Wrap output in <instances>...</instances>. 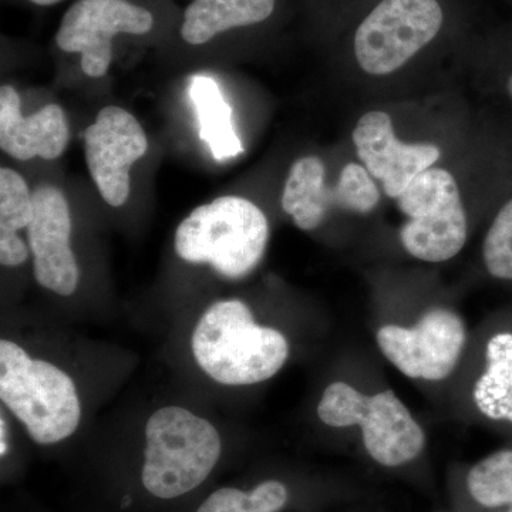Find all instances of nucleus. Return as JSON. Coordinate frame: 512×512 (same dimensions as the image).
I'll use <instances>...</instances> for the list:
<instances>
[{
	"mask_svg": "<svg viewBox=\"0 0 512 512\" xmlns=\"http://www.w3.org/2000/svg\"><path fill=\"white\" fill-rule=\"evenodd\" d=\"M198 366L227 386L265 382L284 367L289 343L279 330L255 322L244 302L214 303L198 320L191 339Z\"/></svg>",
	"mask_w": 512,
	"mask_h": 512,
	"instance_id": "nucleus-1",
	"label": "nucleus"
},
{
	"mask_svg": "<svg viewBox=\"0 0 512 512\" xmlns=\"http://www.w3.org/2000/svg\"><path fill=\"white\" fill-rule=\"evenodd\" d=\"M269 239V224L254 202L217 198L195 208L175 231L178 256L191 264H210L218 274L241 279L258 266Z\"/></svg>",
	"mask_w": 512,
	"mask_h": 512,
	"instance_id": "nucleus-2",
	"label": "nucleus"
},
{
	"mask_svg": "<svg viewBox=\"0 0 512 512\" xmlns=\"http://www.w3.org/2000/svg\"><path fill=\"white\" fill-rule=\"evenodd\" d=\"M221 450L210 421L183 407H164L147 421L141 484L160 500L183 497L211 476Z\"/></svg>",
	"mask_w": 512,
	"mask_h": 512,
	"instance_id": "nucleus-3",
	"label": "nucleus"
},
{
	"mask_svg": "<svg viewBox=\"0 0 512 512\" xmlns=\"http://www.w3.org/2000/svg\"><path fill=\"white\" fill-rule=\"evenodd\" d=\"M0 399L39 444L72 436L82 417L70 376L45 360H33L16 343L0 342Z\"/></svg>",
	"mask_w": 512,
	"mask_h": 512,
	"instance_id": "nucleus-4",
	"label": "nucleus"
},
{
	"mask_svg": "<svg viewBox=\"0 0 512 512\" xmlns=\"http://www.w3.org/2000/svg\"><path fill=\"white\" fill-rule=\"evenodd\" d=\"M400 210L409 221L400 229L403 248L424 262H446L467 242V214L453 175L429 168L400 194Z\"/></svg>",
	"mask_w": 512,
	"mask_h": 512,
	"instance_id": "nucleus-5",
	"label": "nucleus"
},
{
	"mask_svg": "<svg viewBox=\"0 0 512 512\" xmlns=\"http://www.w3.org/2000/svg\"><path fill=\"white\" fill-rule=\"evenodd\" d=\"M468 329L453 309L433 308L413 325L386 323L376 332V345L384 359L403 376L439 383L456 372L467 349Z\"/></svg>",
	"mask_w": 512,
	"mask_h": 512,
	"instance_id": "nucleus-6",
	"label": "nucleus"
},
{
	"mask_svg": "<svg viewBox=\"0 0 512 512\" xmlns=\"http://www.w3.org/2000/svg\"><path fill=\"white\" fill-rule=\"evenodd\" d=\"M441 25L437 0H383L357 29V63L373 76L396 72L429 45Z\"/></svg>",
	"mask_w": 512,
	"mask_h": 512,
	"instance_id": "nucleus-7",
	"label": "nucleus"
},
{
	"mask_svg": "<svg viewBox=\"0 0 512 512\" xmlns=\"http://www.w3.org/2000/svg\"><path fill=\"white\" fill-rule=\"evenodd\" d=\"M153 25L148 10L126 0H77L63 16L56 43L64 52L82 55L87 76L101 77L110 67L113 36L144 35Z\"/></svg>",
	"mask_w": 512,
	"mask_h": 512,
	"instance_id": "nucleus-8",
	"label": "nucleus"
},
{
	"mask_svg": "<svg viewBox=\"0 0 512 512\" xmlns=\"http://www.w3.org/2000/svg\"><path fill=\"white\" fill-rule=\"evenodd\" d=\"M147 136L133 114L106 107L84 133V153L94 184L111 207L130 194V168L147 153Z\"/></svg>",
	"mask_w": 512,
	"mask_h": 512,
	"instance_id": "nucleus-9",
	"label": "nucleus"
},
{
	"mask_svg": "<svg viewBox=\"0 0 512 512\" xmlns=\"http://www.w3.org/2000/svg\"><path fill=\"white\" fill-rule=\"evenodd\" d=\"M35 214L28 227L29 248L35 258L37 284L62 296L73 295L79 266L72 248V220L63 192L43 185L33 192Z\"/></svg>",
	"mask_w": 512,
	"mask_h": 512,
	"instance_id": "nucleus-10",
	"label": "nucleus"
},
{
	"mask_svg": "<svg viewBox=\"0 0 512 512\" xmlns=\"http://www.w3.org/2000/svg\"><path fill=\"white\" fill-rule=\"evenodd\" d=\"M353 143L366 170L382 181L384 192L392 198H399L441 154L433 144L402 143L394 133L392 120L383 111H369L359 120L353 130Z\"/></svg>",
	"mask_w": 512,
	"mask_h": 512,
	"instance_id": "nucleus-11",
	"label": "nucleus"
},
{
	"mask_svg": "<svg viewBox=\"0 0 512 512\" xmlns=\"http://www.w3.org/2000/svg\"><path fill=\"white\" fill-rule=\"evenodd\" d=\"M356 429L367 456L382 467L406 466L426 448V431L392 389L366 394Z\"/></svg>",
	"mask_w": 512,
	"mask_h": 512,
	"instance_id": "nucleus-12",
	"label": "nucleus"
},
{
	"mask_svg": "<svg viewBox=\"0 0 512 512\" xmlns=\"http://www.w3.org/2000/svg\"><path fill=\"white\" fill-rule=\"evenodd\" d=\"M471 403L481 419L512 433V315L485 330Z\"/></svg>",
	"mask_w": 512,
	"mask_h": 512,
	"instance_id": "nucleus-13",
	"label": "nucleus"
},
{
	"mask_svg": "<svg viewBox=\"0 0 512 512\" xmlns=\"http://www.w3.org/2000/svg\"><path fill=\"white\" fill-rule=\"evenodd\" d=\"M69 137L62 107L47 104L33 116L23 117L18 92L10 86L0 89V147L6 154L22 161L55 160L66 150Z\"/></svg>",
	"mask_w": 512,
	"mask_h": 512,
	"instance_id": "nucleus-14",
	"label": "nucleus"
},
{
	"mask_svg": "<svg viewBox=\"0 0 512 512\" xmlns=\"http://www.w3.org/2000/svg\"><path fill=\"white\" fill-rule=\"evenodd\" d=\"M274 8L275 0H194L185 10L181 36L190 45H204L225 30L264 22Z\"/></svg>",
	"mask_w": 512,
	"mask_h": 512,
	"instance_id": "nucleus-15",
	"label": "nucleus"
},
{
	"mask_svg": "<svg viewBox=\"0 0 512 512\" xmlns=\"http://www.w3.org/2000/svg\"><path fill=\"white\" fill-rule=\"evenodd\" d=\"M281 204L302 231H313L325 221L335 202L333 191L326 187L325 165L320 158L305 157L292 165Z\"/></svg>",
	"mask_w": 512,
	"mask_h": 512,
	"instance_id": "nucleus-16",
	"label": "nucleus"
},
{
	"mask_svg": "<svg viewBox=\"0 0 512 512\" xmlns=\"http://www.w3.org/2000/svg\"><path fill=\"white\" fill-rule=\"evenodd\" d=\"M188 94L200 123V138L210 147L217 161L229 160L244 153L232 123V109L212 77H191Z\"/></svg>",
	"mask_w": 512,
	"mask_h": 512,
	"instance_id": "nucleus-17",
	"label": "nucleus"
},
{
	"mask_svg": "<svg viewBox=\"0 0 512 512\" xmlns=\"http://www.w3.org/2000/svg\"><path fill=\"white\" fill-rule=\"evenodd\" d=\"M471 500L491 512L512 507V446L498 448L478 460L467 474Z\"/></svg>",
	"mask_w": 512,
	"mask_h": 512,
	"instance_id": "nucleus-18",
	"label": "nucleus"
},
{
	"mask_svg": "<svg viewBox=\"0 0 512 512\" xmlns=\"http://www.w3.org/2000/svg\"><path fill=\"white\" fill-rule=\"evenodd\" d=\"M289 501V491L278 480H266L251 491L222 487L200 505L197 512H279Z\"/></svg>",
	"mask_w": 512,
	"mask_h": 512,
	"instance_id": "nucleus-19",
	"label": "nucleus"
},
{
	"mask_svg": "<svg viewBox=\"0 0 512 512\" xmlns=\"http://www.w3.org/2000/svg\"><path fill=\"white\" fill-rule=\"evenodd\" d=\"M35 214L33 194L28 184L10 168L0 170V239L18 237Z\"/></svg>",
	"mask_w": 512,
	"mask_h": 512,
	"instance_id": "nucleus-20",
	"label": "nucleus"
},
{
	"mask_svg": "<svg viewBox=\"0 0 512 512\" xmlns=\"http://www.w3.org/2000/svg\"><path fill=\"white\" fill-rule=\"evenodd\" d=\"M483 262L491 278L512 284V198L500 208L485 234Z\"/></svg>",
	"mask_w": 512,
	"mask_h": 512,
	"instance_id": "nucleus-21",
	"label": "nucleus"
},
{
	"mask_svg": "<svg viewBox=\"0 0 512 512\" xmlns=\"http://www.w3.org/2000/svg\"><path fill=\"white\" fill-rule=\"evenodd\" d=\"M366 393L346 382L329 384L320 397L318 417L333 429H356Z\"/></svg>",
	"mask_w": 512,
	"mask_h": 512,
	"instance_id": "nucleus-22",
	"label": "nucleus"
},
{
	"mask_svg": "<svg viewBox=\"0 0 512 512\" xmlns=\"http://www.w3.org/2000/svg\"><path fill=\"white\" fill-rule=\"evenodd\" d=\"M336 207L357 214H369L377 207L380 192L369 171L359 164H348L340 173L338 185L333 188Z\"/></svg>",
	"mask_w": 512,
	"mask_h": 512,
	"instance_id": "nucleus-23",
	"label": "nucleus"
},
{
	"mask_svg": "<svg viewBox=\"0 0 512 512\" xmlns=\"http://www.w3.org/2000/svg\"><path fill=\"white\" fill-rule=\"evenodd\" d=\"M29 258V248L19 237L0 239V262L5 266L25 264Z\"/></svg>",
	"mask_w": 512,
	"mask_h": 512,
	"instance_id": "nucleus-24",
	"label": "nucleus"
},
{
	"mask_svg": "<svg viewBox=\"0 0 512 512\" xmlns=\"http://www.w3.org/2000/svg\"><path fill=\"white\" fill-rule=\"evenodd\" d=\"M2 441H0V454L2 457H5V454L8 453V443H6V421L2 417Z\"/></svg>",
	"mask_w": 512,
	"mask_h": 512,
	"instance_id": "nucleus-25",
	"label": "nucleus"
},
{
	"mask_svg": "<svg viewBox=\"0 0 512 512\" xmlns=\"http://www.w3.org/2000/svg\"><path fill=\"white\" fill-rule=\"evenodd\" d=\"M30 2L36 3V5L40 6H49L55 5V3H59L60 0H30Z\"/></svg>",
	"mask_w": 512,
	"mask_h": 512,
	"instance_id": "nucleus-26",
	"label": "nucleus"
},
{
	"mask_svg": "<svg viewBox=\"0 0 512 512\" xmlns=\"http://www.w3.org/2000/svg\"><path fill=\"white\" fill-rule=\"evenodd\" d=\"M507 90H508V94H510V97L512 99V74L510 77H508Z\"/></svg>",
	"mask_w": 512,
	"mask_h": 512,
	"instance_id": "nucleus-27",
	"label": "nucleus"
},
{
	"mask_svg": "<svg viewBox=\"0 0 512 512\" xmlns=\"http://www.w3.org/2000/svg\"><path fill=\"white\" fill-rule=\"evenodd\" d=\"M503 512H512V507L507 508V510H504Z\"/></svg>",
	"mask_w": 512,
	"mask_h": 512,
	"instance_id": "nucleus-28",
	"label": "nucleus"
}]
</instances>
